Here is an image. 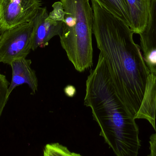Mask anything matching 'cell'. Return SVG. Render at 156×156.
Listing matches in <instances>:
<instances>
[{
    "label": "cell",
    "instance_id": "obj_7",
    "mask_svg": "<svg viewBox=\"0 0 156 156\" xmlns=\"http://www.w3.org/2000/svg\"><path fill=\"white\" fill-rule=\"evenodd\" d=\"M130 11L131 26L134 34H140L147 23L150 0H126Z\"/></svg>",
    "mask_w": 156,
    "mask_h": 156
},
{
    "label": "cell",
    "instance_id": "obj_12",
    "mask_svg": "<svg viewBox=\"0 0 156 156\" xmlns=\"http://www.w3.org/2000/svg\"><path fill=\"white\" fill-rule=\"evenodd\" d=\"M149 143L150 154L148 156H156V133L150 136Z\"/></svg>",
    "mask_w": 156,
    "mask_h": 156
},
{
    "label": "cell",
    "instance_id": "obj_8",
    "mask_svg": "<svg viewBox=\"0 0 156 156\" xmlns=\"http://www.w3.org/2000/svg\"><path fill=\"white\" fill-rule=\"evenodd\" d=\"M106 11L131 27L130 11L126 0H95Z\"/></svg>",
    "mask_w": 156,
    "mask_h": 156
},
{
    "label": "cell",
    "instance_id": "obj_13",
    "mask_svg": "<svg viewBox=\"0 0 156 156\" xmlns=\"http://www.w3.org/2000/svg\"><path fill=\"white\" fill-rule=\"evenodd\" d=\"M65 94L69 97H73L76 93V90L75 86L72 85H68L64 89Z\"/></svg>",
    "mask_w": 156,
    "mask_h": 156
},
{
    "label": "cell",
    "instance_id": "obj_11",
    "mask_svg": "<svg viewBox=\"0 0 156 156\" xmlns=\"http://www.w3.org/2000/svg\"><path fill=\"white\" fill-rule=\"evenodd\" d=\"M53 10L48 14V18L55 21L64 22L66 12L61 2L54 3L52 5Z\"/></svg>",
    "mask_w": 156,
    "mask_h": 156
},
{
    "label": "cell",
    "instance_id": "obj_2",
    "mask_svg": "<svg viewBox=\"0 0 156 156\" xmlns=\"http://www.w3.org/2000/svg\"><path fill=\"white\" fill-rule=\"evenodd\" d=\"M89 1H60L66 12L60 43L69 60L80 73L93 65V14Z\"/></svg>",
    "mask_w": 156,
    "mask_h": 156
},
{
    "label": "cell",
    "instance_id": "obj_4",
    "mask_svg": "<svg viewBox=\"0 0 156 156\" xmlns=\"http://www.w3.org/2000/svg\"><path fill=\"white\" fill-rule=\"evenodd\" d=\"M42 0H0V33L33 21Z\"/></svg>",
    "mask_w": 156,
    "mask_h": 156
},
{
    "label": "cell",
    "instance_id": "obj_6",
    "mask_svg": "<svg viewBox=\"0 0 156 156\" xmlns=\"http://www.w3.org/2000/svg\"><path fill=\"white\" fill-rule=\"evenodd\" d=\"M32 61L26 58H21L10 64L12 69V80L8 88L9 96L14 89L23 84H27L32 94L38 90V80L35 71L31 68Z\"/></svg>",
    "mask_w": 156,
    "mask_h": 156
},
{
    "label": "cell",
    "instance_id": "obj_9",
    "mask_svg": "<svg viewBox=\"0 0 156 156\" xmlns=\"http://www.w3.org/2000/svg\"><path fill=\"white\" fill-rule=\"evenodd\" d=\"M43 156H82L78 153L72 152L65 146L59 143H52L46 145Z\"/></svg>",
    "mask_w": 156,
    "mask_h": 156
},
{
    "label": "cell",
    "instance_id": "obj_1",
    "mask_svg": "<svg viewBox=\"0 0 156 156\" xmlns=\"http://www.w3.org/2000/svg\"><path fill=\"white\" fill-rule=\"evenodd\" d=\"M93 34L116 94L135 119L156 132V76L149 70L134 33L122 20L91 0Z\"/></svg>",
    "mask_w": 156,
    "mask_h": 156
},
{
    "label": "cell",
    "instance_id": "obj_10",
    "mask_svg": "<svg viewBox=\"0 0 156 156\" xmlns=\"http://www.w3.org/2000/svg\"><path fill=\"white\" fill-rule=\"evenodd\" d=\"M10 84L5 76L0 73V117L9 97L8 92Z\"/></svg>",
    "mask_w": 156,
    "mask_h": 156
},
{
    "label": "cell",
    "instance_id": "obj_3",
    "mask_svg": "<svg viewBox=\"0 0 156 156\" xmlns=\"http://www.w3.org/2000/svg\"><path fill=\"white\" fill-rule=\"evenodd\" d=\"M32 21L0 33V63L26 58L32 50Z\"/></svg>",
    "mask_w": 156,
    "mask_h": 156
},
{
    "label": "cell",
    "instance_id": "obj_5",
    "mask_svg": "<svg viewBox=\"0 0 156 156\" xmlns=\"http://www.w3.org/2000/svg\"><path fill=\"white\" fill-rule=\"evenodd\" d=\"M32 47L33 51L38 48H44L48 45L54 37H60L62 32L63 22L48 18L46 7H41L33 21Z\"/></svg>",
    "mask_w": 156,
    "mask_h": 156
}]
</instances>
